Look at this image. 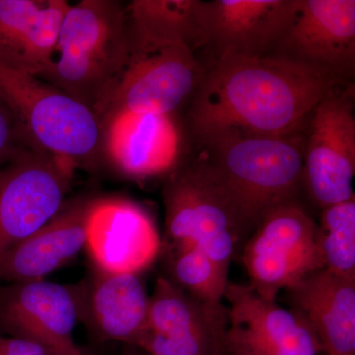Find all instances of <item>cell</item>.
<instances>
[{"label": "cell", "instance_id": "obj_13", "mask_svg": "<svg viewBox=\"0 0 355 355\" xmlns=\"http://www.w3.org/2000/svg\"><path fill=\"white\" fill-rule=\"evenodd\" d=\"M270 55L347 83L355 69L354 0H299L291 25Z\"/></svg>", "mask_w": 355, "mask_h": 355}, {"label": "cell", "instance_id": "obj_6", "mask_svg": "<svg viewBox=\"0 0 355 355\" xmlns=\"http://www.w3.org/2000/svg\"><path fill=\"white\" fill-rule=\"evenodd\" d=\"M243 263L248 286L261 298L277 301L280 291L324 268L316 222L299 202L270 210L245 241Z\"/></svg>", "mask_w": 355, "mask_h": 355}, {"label": "cell", "instance_id": "obj_25", "mask_svg": "<svg viewBox=\"0 0 355 355\" xmlns=\"http://www.w3.org/2000/svg\"><path fill=\"white\" fill-rule=\"evenodd\" d=\"M0 355H67L41 343L19 338L0 336Z\"/></svg>", "mask_w": 355, "mask_h": 355}, {"label": "cell", "instance_id": "obj_1", "mask_svg": "<svg viewBox=\"0 0 355 355\" xmlns=\"http://www.w3.org/2000/svg\"><path fill=\"white\" fill-rule=\"evenodd\" d=\"M345 84L279 55H222L191 97L189 130L191 137L222 128L268 135L302 132L318 103Z\"/></svg>", "mask_w": 355, "mask_h": 355}, {"label": "cell", "instance_id": "obj_22", "mask_svg": "<svg viewBox=\"0 0 355 355\" xmlns=\"http://www.w3.org/2000/svg\"><path fill=\"white\" fill-rule=\"evenodd\" d=\"M169 258L171 279L191 297L210 307H222L228 286V275L193 245L166 249Z\"/></svg>", "mask_w": 355, "mask_h": 355}, {"label": "cell", "instance_id": "obj_14", "mask_svg": "<svg viewBox=\"0 0 355 355\" xmlns=\"http://www.w3.org/2000/svg\"><path fill=\"white\" fill-rule=\"evenodd\" d=\"M226 349L233 355H317L321 345L304 319L249 286L228 284Z\"/></svg>", "mask_w": 355, "mask_h": 355}, {"label": "cell", "instance_id": "obj_19", "mask_svg": "<svg viewBox=\"0 0 355 355\" xmlns=\"http://www.w3.org/2000/svg\"><path fill=\"white\" fill-rule=\"evenodd\" d=\"M149 297L137 275H113L96 270L83 284V321L100 340L139 347L147 328Z\"/></svg>", "mask_w": 355, "mask_h": 355}, {"label": "cell", "instance_id": "obj_9", "mask_svg": "<svg viewBox=\"0 0 355 355\" xmlns=\"http://www.w3.org/2000/svg\"><path fill=\"white\" fill-rule=\"evenodd\" d=\"M205 71L195 51L187 46L132 51L128 64L96 107L94 114L98 121L121 111L177 114L193 97Z\"/></svg>", "mask_w": 355, "mask_h": 355}, {"label": "cell", "instance_id": "obj_11", "mask_svg": "<svg viewBox=\"0 0 355 355\" xmlns=\"http://www.w3.org/2000/svg\"><path fill=\"white\" fill-rule=\"evenodd\" d=\"M85 229V249L100 272L139 275L161 254L162 240L153 217L128 198H92Z\"/></svg>", "mask_w": 355, "mask_h": 355}, {"label": "cell", "instance_id": "obj_20", "mask_svg": "<svg viewBox=\"0 0 355 355\" xmlns=\"http://www.w3.org/2000/svg\"><path fill=\"white\" fill-rule=\"evenodd\" d=\"M200 0H133L127 7L132 51L205 44Z\"/></svg>", "mask_w": 355, "mask_h": 355}, {"label": "cell", "instance_id": "obj_24", "mask_svg": "<svg viewBox=\"0 0 355 355\" xmlns=\"http://www.w3.org/2000/svg\"><path fill=\"white\" fill-rule=\"evenodd\" d=\"M35 148L38 147L30 140L6 103L0 99V167L19 154Z\"/></svg>", "mask_w": 355, "mask_h": 355}, {"label": "cell", "instance_id": "obj_8", "mask_svg": "<svg viewBox=\"0 0 355 355\" xmlns=\"http://www.w3.org/2000/svg\"><path fill=\"white\" fill-rule=\"evenodd\" d=\"M304 135V189L321 209L354 200V85L324 96L307 121Z\"/></svg>", "mask_w": 355, "mask_h": 355}, {"label": "cell", "instance_id": "obj_15", "mask_svg": "<svg viewBox=\"0 0 355 355\" xmlns=\"http://www.w3.org/2000/svg\"><path fill=\"white\" fill-rule=\"evenodd\" d=\"M299 0H214L202 4L205 44L217 58L270 55L294 19Z\"/></svg>", "mask_w": 355, "mask_h": 355}, {"label": "cell", "instance_id": "obj_2", "mask_svg": "<svg viewBox=\"0 0 355 355\" xmlns=\"http://www.w3.org/2000/svg\"><path fill=\"white\" fill-rule=\"evenodd\" d=\"M234 200L250 232L270 210L304 191L302 132L258 135L222 128L193 137Z\"/></svg>", "mask_w": 355, "mask_h": 355}, {"label": "cell", "instance_id": "obj_16", "mask_svg": "<svg viewBox=\"0 0 355 355\" xmlns=\"http://www.w3.org/2000/svg\"><path fill=\"white\" fill-rule=\"evenodd\" d=\"M90 198L67 200L62 210L0 259V284L44 279L85 248Z\"/></svg>", "mask_w": 355, "mask_h": 355}, {"label": "cell", "instance_id": "obj_26", "mask_svg": "<svg viewBox=\"0 0 355 355\" xmlns=\"http://www.w3.org/2000/svg\"><path fill=\"white\" fill-rule=\"evenodd\" d=\"M132 347H132V345H130V349L125 350V352H123V355H137L135 350L132 349Z\"/></svg>", "mask_w": 355, "mask_h": 355}, {"label": "cell", "instance_id": "obj_18", "mask_svg": "<svg viewBox=\"0 0 355 355\" xmlns=\"http://www.w3.org/2000/svg\"><path fill=\"white\" fill-rule=\"evenodd\" d=\"M328 355H355V279L320 268L286 289Z\"/></svg>", "mask_w": 355, "mask_h": 355}, {"label": "cell", "instance_id": "obj_5", "mask_svg": "<svg viewBox=\"0 0 355 355\" xmlns=\"http://www.w3.org/2000/svg\"><path fill=\"white\" fill-rule=\"evenodd\" d=\"M0 99L38 148L79 169L102 164L101 128L87 107L39 77L0 62Z\"/></svg>", "mask_w": 355, "mask_h": 355}, {"label": "cell", "instance_id": "obj_3", "mask_svg": "<svg viewBox=\"0 0 355 355\" xmlns=\"http://www.w3.org/2000/svg\"><path fill=\"white\" fill-rule=\"evenodd\" d=\"M132 53L125 7L83 0L65 13L53 62L39 76L94 113Z\"/></svg>", "mask_w": 355, "mask_h": 355}, {"label": "cell", "instance_id": "obj_10", "mask_svg": "<svg viewBox=\"0 0 355 355\" xmlns=\"http://www.w3.org/2000/svg\"><path fill=\"white\" fill-rule=\"evenodd\" d=\"M177 114L121 111L100 119L103 163L133 181L167 177L186 156V133Z\"/></svg>", "mask_w": 355, "mask_h": 355}, {"label": "cell", "instance_id": "obj_7", "mask_svg": "<svg viewBox=\"0 0 355 355\" xmlns=\"http://www.w3.org/2000/svg\"><path fill=\"white\" fill-rule=\"evenodd\" d=\"M76 169L39 148L0 167V259L62 210Z\"/></svg>", "mask_w": 355, "mask_h": 355}, {"label": "cell", "instance_id": "obj_12", "mask_svg": "<svg viewBox=\"0 0 355 355\" xmlns=\"http://www.w3.org/2000/svg\"><path fill=\"white\" fill-rule=\"evenodd\" d=\"M83 310V284L40 279L0 286V328L67 355H83L72 338Z\"/></svg>", "mask_w": 355, "mask_h": 355}, {"label": "cell", "instance_id": "obj_23", "mask_svg": "<svg viewBox=\"0 0 355 355\" xmlns=\"http://www.w3.org/2000/svg\"><path fill=\"white\" fill-rule=\"evenodd\" d=\"M317 242L324 268L355 279V198L322 209Z\"/></svg>", "mask_w": 355, "mask_h": 355}, {"label": "cell", "instance_id": "obj_17", "mask_svg": "<svg viewBox=\"0 0 355 355\" xmlns=\"http://www.w3.org/2000/svg\"><path fill=\"white\" fill-rule=\"evenodd\" d=\"M69 6L65 0H0V62L42 76L53 62Z\"/></svg>", "mask_w": 355, "mask_h": 355}, {"label": "cell", "instance_id": "obj_21", "mask_svg": "<svg viewBox=\"0 0 355 355\" xmlns=\"http://www.w3.org/2000/svg\"><path fill=\"white\" fill-rule=\"evenodd\" d=\"M227 308L203 304L168 277L156 280L149 297L146 335L181 338L196 334L227 333Z\"/></svg>", "mask_w": 355, "mask_h": 355}, {"label": "cell", "instance_id": "obj_4", "mask_svg": "<svg viewBox=\"0 0 355 355\" xmlns=\"http://www.w3.org/2000/svg\"><path fill=\"white\" fill-rule=\"evenodd\" d=\"M166 178L165 242L161 252L193 245L228 275L233 256L251 232L218 175L200 155L184 161Z\"/></svg>", "mask_w": 355, "mask_h": 355}]
</instances>
